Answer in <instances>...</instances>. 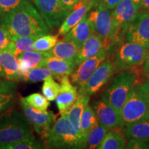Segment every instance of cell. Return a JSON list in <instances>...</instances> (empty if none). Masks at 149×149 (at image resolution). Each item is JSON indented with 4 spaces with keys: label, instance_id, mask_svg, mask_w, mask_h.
I'll return each mask as SVG.
<instances>
[{
    "label": "cell",
    "instance_id": "cell-42",
    "mask_svg": "<svg viewBox=\"0 0 149 149\" xmlns=\"http://www.w3.org/2000/svg\"><path fill=\"white\" fill-rule=\"evenodd\" d=\"M141 87H142V88L144 89V91H145V93H146L147 97H148V102H149V81L148 80H146V81H144V82L141 83Z\"/></svg>",
    "mask_w": 149,
    "mask_h": 149
},
{
    "label": "cell",
    "instance_id": "cell-46",
    "mask_svg": "<svg viewBox=\"0 0 149 149\" xmlns=\"http://www.w3.org/2000/svg\"><path fill=\"white\" fill-rule=\"evenodd\" d=\"M0 78H1V77H0Z\"/></svg>",
    "mask_w": 149,
    "mask_h": 149
},
{
    "label": "cell",
    "instance_id": "cell-4",
    "mask_svg": "<svg viewBox=\"0 0 149 149\" xmlns=\"http://www.w3.org/2000/svg\"><path fill=\"white\" fill-rule=\"evenodd\" d=\"M138 76V72L133 68L120 72L102 94L120 115L130 90L136 83L139 82Z\"/></svg>",
    "mask_w": 149,
    "mask_h": 149
},
{
    "label": "cell",
    "instance_id": "cell-20",
    "mask_svg": "<svg viewBox=\"0 0 149 149\" xmlns=\"http://www.w3.org/2000/svg\"><path fill=\"white\" fill-rule=\"evenodd\" d=\"M49 57H51V55L48 51L40 52L31 51L19 54L17 56V59L22 80L29 70L37 67L43 59Z\"/></svg>",
    "mask_w": 149,
    "mask_h": 149
},
{
    "label": "cell",
    "instance_id": "cell-36",
    "mask_svg": "<svg viewBox=\"0 0 149 149\" xmlns=\"http://www.w3.org/2000/svg\"><path fill=\"white\" fill-rule=\"evenodd\" d=\"M125 148L128 149H148L149 148V144L144 141L139 140L137 139L131 138L126 144Z\"/></svg>",
    "mask_w": 149,
    "mask_h": 149
},
{
    "label": "cell",
    "instance_id": "cell-24",
    "mask_svg": "<svg viewBox=\"0 0 149 149\" xmlns=\"http://www.w3.org/2000/svg\"><path fill=\"white\" fill-rule=\"evenodd\" d=\"M79 49V46L74 42L63 39L62 40L58 41L48 52L51 57L65 60H74Z\"/></svg>",
    "mask_w": 149,
    "mask_h": 149
},
{
    "label": "cell",
    "instance_id": "cell-17",
    "mask_svg": "<svg viewBox=\"0 0 149 149\" xmlns=\"http://www.w3.org/2000/svg\"><path fill=\"white\" fill-rule=\"evenodd\" d=\"M37 67L48 68L55 77L71 75L77 68L74 60H65L53 57H46L43 59Z\"/></svg>",
    "mask_w": 149,
    "mask_h": 149
},
{
    "label": "cell",
    "instance_id": "cell-27",
    "mask_svg": "<svg viewBox=\"0 0 149 149\" xmlns=\"http://www.w3.org/2000/svg\"><path fill=\"white\" fill-rule=\"evenodd\" d=\"M98 123L95 111L88 104L86 107L80 120V134L84 141L90 130Z\"/></svg>",
    "mask_w": 149,
    "mask_h": 149
},
{
    "label": "cell",
    "instance_id": "cell-7",
    "mask_svg": "<svg viewBox=\"0 0 149 149\" xmlns=\"http://www.w3.org/2000/svg\"><path fill=\"white\" fill-rule=\"evenodd\" d=\"M148 48L135 42H125L121 44L112 61L115 72L134 68L143 64Z\"/></svg>",
    "mask_w": 149,
    "mask_h": 149
},
{
    "label": "cell",
    "instance_id": "cell-18",
    "mask_svg": "<svg viewBox=\"0 0 149 149\" xmlns=\"http://www.w3.org/2000/svg\"><path fill=\"white\" fill-rule=\"evenodd\" d=\"M104 47H107V45L103 39L95 33H91L90 37L80 48L74 58L76 66L77 67L83 61L95 55Z\"/></svg>",
    "mask_w": 149,
    "mask_h": 149
},
{
    "label": "cell",
    "instance_id": "cell-6",
    "mask_svg": "<svg viewBox=\"0 0 149 149\" xmlns=\"http://www.w3.org/2000/svg\"><path fill=\"white\" fill-rule=\"evenodd\" d=\"M92 33L102 37L109 48L119 42L113 29L111 10L97 2L88 13Z\"/></svg>",
    "mask_w": 149,
    "mask_h": 149
},
{
    "label": "cell",
    "instance_id": "cell-34",
    "mask_svg": "<svg viewBox=\"0 0 149 149\" xmlns=\"http://www.w3.org/2000/svg\"><path fill=\"white\" fill-rule=\"evenodd\" d=\"M24 99L30 107L39 111H46L50 105L49 101L40 93H33Z\"/></svg>",
    "mask_w": 149,
    "mask_h": 149
},
{
    "label": "cell",
    "instance_id": "cell-23",
    "mask_svg": "<svg viewBox=\"0 0 149 149\" xmlns=\"http://www.w3.org/2000/svg\"><path fill=\"white\" fill-rule=\"evenodd\" d=\"M91 33L92 31L91 29L88 19V13H87L79 23L76 24L66 35H64L63 39L72 41L81 48L84 43L90 37Z\"/></svg>",
    "mask_w": 149,
    "mask_h": 149
},
{
    "label": "cell",
    "instance_id": "cell-26",
    "mask_svg": "<svg viewBox=\"0 0 149 149\" xmlns=\"http://www.w3.org/2000/svg\"><path fill=\"white\" fill-rule=\"evenodd\" d=\"M41 37V36H40ZM39 36H25L20 37L10 41L6 46L5 50L11 52L15 55L17 56L22 53L27 51H35V42Z\"/></svg>",
    "mask_w": 149,
    "mask_h": 149
},
{
    "label": "cell",
    "instance_id": "cell-12",
    "mask_svg": "<svg viewBox=\"0 0 149 149\" xmlns=\"http://www.w3.org/2000/svg\"><path fill=\"white\" fill-rule=\"evenodd\" d=\"M125 42H135L149 48V13L139 11L137 18L126 29Z\"/></svg>",
    "mask_w": 149,
    "mask_h": 149
},
{
    "label": "cell",
    "instance_id": "cell-8",
    "mask_svg": "<svg viewBox=\"0 0 149 149\" xmlns=\"http://www.w3.org/2000/svg\"><path fill=\"white\" fill-rule=\"evenodd\" d=\"M140 9L133 0H123L111 13L113 29L118 41L124 36L126 29L138 16Z\"/></svg>",
    "mask_w": 149,
    "mask_h": 149
},
{
    "label": "cell",
    "instance_id": "cell-5",
    "mask_svg": "<svg viewBox=\"0 0 149 149\" xmlns=\"http://www.w3.org/2000/svg\"><path fill=\"white\" fill-rule=\"evenodd\" d=\"M140 82H137L130 90L120 112L124 126L149 119L148 97Z\"/></svg>",
    "mask_w": 149,
    "mask_h": 149
},
{
    "label": "cell",
    "instance_id": "cell-10",
    "mask_svg": "<svg viewBox=\"0 0 149 149\" xmlns=\"http://www.w3.org/2000/svg\"><path fill=\"white\" fill-rule=\"evenodd\" d=\"M19 103L24 115L31 123L35 133L45 139L55 122V115L51 111H39L33 109L26 102L24 97L20 98Z\"/></svg>",
    "mask_w": 149,
    "mask_h": 149
},
{
    "label": "cell",
    "instance_id": "cell-13",
    "mask_svg": "<svg viewBox=\"0 0 149 149\" xmlns=\"http://www.w3.org/2000/svg\"><path fill=\"white\" fill-rule=\"evenodd\" d=\"M115 73V68L113 62L110 59L102 61L89 78L84 87L79 91H83L89 96L99 92L105 86Z\"/></svg>",
    "mask_w": 149,
    "mask_h": 149
},
{
    "label": "cell",
    "instance_id": "cell-11",
    "mask_svg": "<svg viewBox=\"0 0 149 149\" xmlns=\"http://www.w3.org/2000/svg\"><path fill=\"white\" fill-rule=\"evenodd\" d=\"M109 48L104 47L95 55L83 61L71 74V81L73 84L77 86L79 89L84 87L89 78L102 61L107 59Z\"/></svg>",
    "mask_w": 149,
    "mask_h": 149
},
{
    "label": "cell",
    "instance_id": "cell-9",
    "mask_svg": "<svg viewBox=\"0 0 149 149\" xmlns=\"http://www.w3.org/2000/svg\"><path fill=\"white\" fill-rule=\"evenodd\" d=\"M33 4L50 29L60 26L70 13L61 0H33Z\"/></svg>",
    "mask_w": 149,
    "mask_h": 149
},
{
    "label": "cell",
    "instance_id": "cell-29",
    "mask_svg": "<svg viewBox=\"0 0 149 149\" xmlns=\"http://www.w3.org/2000/svg\"><path fill=\"white\" fill-rule=\"evenodd\" d=\"M126 137L117 130L108 131L107 135L99 146L97 149H122L125 148Z\"/></svg>",
    "mask_w": 149,
    "mask_h": 149
},
{
    "label": "cell",
    "instance_id": "cell-38",
    "mask_svg": "<svg viewBox=\"0 0 149 149\" xmlns=\"http://www.w3.org/2000/svg\"><path fill=\"white\" fill-rule=\"evenodd\" d=\"M97 2L109 10H113L123 0H96Z\"/></svg>",
    "mask_w": 149,
    "mask_h": 149
},
{
    "label": "cell",
    "instance_id": "cell-35",
    "mask_svg": "<svg viewBox=\"0 0 149 149\" xmlns=\"http://www.w3.org/2000/svg\"><path fill=\"white\" fill-rule=\"evenodd\" d=\"M24 0H0V16L14 10Z\"/></svg>",
    "mask_w": 149,
    "mask_h": 149
},
{
    "label": "cell",
    "instance_id": "cell-1",
    "mask_svg": "<svg viewBox=\"0 0 149 149\" xmlns=\"http://www.w3.org/2000/svg\"><path fill=\"white\" fill-rule=\"evenodd\" d=\"M0 25L10 41L20 37H40L50 33V28L36 7L28 0H24L14 10L0 16Z\"/></svg>",
    "mask_w": 149,
    "mask_h": 149
},
{
    "label": "cell",
    "instance_id": "cell-2",
    "mask_svg": "<svg viewBox=\"0 0 149 149\" xmlns=\"http://www.w3.org/2000/svg\"><path fill=\"white\" fill-rule=\"evenodd\" d=\"M33 136V126L24 113L9 109L0 115V146Z\"/></svg>",
    "mask_w": 149,
    "mask_h": 149
},
{
    "label": "cell",
    "instance_id": "cell-39",
    "mask_svg": "<svg viewBox=\"0 0 149 149\" xmlns=\"http://www.w3.org/2000/svg\"><path fill=\"white\" fill-rule=\"evenodd\" d=\"M80 0H61V1L64 3L65 6L70 11L74 8V7L77 5V3Z\"/></svg>",
    "mask_w": 149,
    "mask_h": 149
},
{
    "label": "cell",
    "instance_id": "cell-33",
    "mask_svg": "<svg viewBox=\"0 0 149 149\" xmlns=\"http://www.w3.org/2000/svg\"><path fill=\"white\" fill-rule=\"evenodd\" d=\"M58 42V37L52 35H45L39 37L35 42V51L48 52L53 48Z\"/></svg>",
    "mask_w": 149,
    "mask_h": 149
},
{
    "label": "cell",
    "instance_id": "cell-14",
    "mask_svg": "<svg viewBox=\"0 0 149 149\" xmlns=\"http://www.w3.org/2000/svg\"><path fill=\"white\" fill-rule=\"evenodd\" d=\"M93 108L95 111L98 122L101 125L109 130L124 126L120 115L102 95L93 103Z\"/></svg>",
    "mask_w": 149,
    "mask_h": 149
},
{
    "label": "cell",
    "instance_id": "cell-40",
    "mask_svg": "<svg viewBox=\"0 0 149 149\" xmlns=\"http://www.w3.org/2000/svg\"><path fill=\"white\" fill-rule=\"evenodd\" d=\"M142 70L143 73L146 74L147 76L149 77V48L148 52H147V54L146 55V57H145L144 59V62H143Z\"/></svg>",
    "mask_w": 149,
    "mask_h": 149
},
{
    "label": "cell",
    "instance_id": "cell-43",
    "mask_svg": "<svg viewBox=\"0 0 149 149\" xmlns=\"http://www.w3.org/2000/svg\"><path fill=\"white\" fill-rule=\"evenodd\" d=\"M133 2L135 3L136 5H137V6L140 9V7H141V2H142V0H133Z\"/></svg>",
    "mask_w": 149,
    "mask_h": 149
},
{
    "label": "cell",
    "instance_id": "cell-21",
    "mask_svg": "<svg viewBox=\"0 0 149 149\" xmlns=\"http://www.w3.org/2000/svg\"><path fill=\"white\" fill-rule=\"evenodd\" d=\"M17 85L10 80L0 81V115L10 109L15 103Z\"/></svg>",
    "mask_w": 149,
    "mask_h": 149
},
{
    "label": "cell",
    "instance_id": "cell-41",
    "mask_svg": "<svg viewBox=\"0 0 149 149\" xmlns=\"http://www.w3.org/2000/svg\"><path fill=\"white\" fill-rule=\"evenodd\" d=\"M140 11L149 13V0H142L140 7Z\"/></svg>",
    "mask_w": 149,
    "mask_h": 149
},
{
    "label": "cell",
    "instance_id": "cell-31",
    "mask_svg": "<svg viewBox=\"0 0 149 149\" xmlns=\"http://www.w3.org/2000/svg\"><path fill=\"white\" fill-rule=\"evenodd\" d=\"M50 77H54L50 70L44 67H35L29 70L22 80L27 83H35L42 81Z\"/></svg>",
    "mask_w": 149,
    "mask_h": 149
},
{
    "label": "cell",
    "instance_id": "cell-25",
    "mask_svg": "<svg viewBox=\"0 0 149 149\" xmlns=\"http://www.w3.org/2000/svg\"><path fill=\"white\" fill-rule=\"evenodd\" d=\"M124 137L127 139H137L149 144V119L141 120L126 126Z\"/></svg>",
    "mask_w": 149,
    "mask_h": 149
},
{
    "label": "cell",
    "instance_id": "cell-16",
    "mask_svg": "<svg viewBox=\"0 0 149 149\" xmlns=\"http://www.w3.org/2000/svg\"><path fill=\"white\" fill-rule=\"evenodd\" d=\"M61 88L56 98V104L61 115H65L77 100L78 96L77 86L70 81L68 75L61 78Z\"/></svg>",
    "mask_w": 149,
    "mask_h": 149
},
{
    "label": "cell",
    "instance_id": "cell-3",
    "mask_svg": "<svg viewBox=\"0 0 149 149\" xmlns=\"http://www.w3.org/2000/svg\"><path fill=\"white\" fill-rule=\"evenodd\" d=\"M48 148H84V141L66 115L54 123L45 139Z\"/></svg>",
    "mask_w": 149,
    "mask_h": 149
},
{
    "label": "cell",
    "instance_id": "cell-44",
    "mask_svg": "<svg viewBox=\"0 0 149 149\" xmlns=\"http://www.w3.org/2000/svg\"><path fill=\"white\" fill-rule=\"evenodd\" d=\"M0 77H3L5 78V75H4V72H3V70L1 68V65H0Z\"/></svg>",
    "mask_w": 149,
    "mask_h": 149
},
{
    "label": "cell",
    "instance_id": "cell-22",
    "mask_svg": "<svg viewBox=\"0 0 149 149\" xmlns=\"http://www.w3.org/2000/svg\"><path fill=\"white\" fill-rule=\"evenodd\" d=\"M89 101H90V96L88 95L83 91L79 90L77 100L74 102V104H72L68 112L65 114L77 129L80 136H81L80 120H81V115H82L86 107L88 104Z\"/></svg>",
    "mask_w": 149,
    "mask_h": 149
},
{
    "label": "cell",
    "instance_id": "cell-15",
    "mask_svg": "<svg viewBox=\"0 0 149 149\" xmlns=\"http://www.w3.org/2000/svg\"><path fill=\"white\" fill-rule=\"evenodd\" d=\"M96 0H80L59 26L58 34L64 36L82 19L95 5Z\"/></svg>",
    "mask_w": 149,
    "mask_h": 149
},
{
    "label": "cell",
    "instance_id": "cell-30",
    "mask_svg": "<svg viewBox=\"0 0 149 149\" xmlns=\"http://www.w3.org/2000/svg\"><path fill=\"white\" fill-rule=\"evenodd\" d=\"M46 148V144L37 139L35 136L0 146V149H44Z\"/></svg>",
    "mask_w": 149,
    "mask_h": 149
},
{
    "label": "cell",
    "instance_id": "cell-28",
    "mask_svg": "<svg viewBox=\"0 0 149 149\" xmlns=\"http://www.w3.org/2000/svg\"><path fill=\"white\" fill-rule=\"evenodd\" d=\"M109 130V128L101 125L98 122L87 135L84 141V148L94 149L97 148Z\"/></svg>",
    "mask_w": 149,
    "mask_h": 149
},
{
    "label": "cell",
    "instance_id": "cell-19",
    "mask_svg": "<svg viewBox=\"0 0 149 149\" xmlns=\"http://www.w3.org/2000/svg\"><path fill=\"white\" fill-rule=\"evenodd\" d=\"M0 65L6 79L15 82L21 81L17 57L13 53L5 49L0 50Z\"/></svg>",
    "mask_w": 149,
    "mask_h": 149
},
{
    "label": "cell",
    "instance_id": "cell-45",
    "mask_svg": "<svg viewBox=\"0 0 149 149\" xmlns=\"http://www.w3.org/2000/svg\"><path fill=\"white\" fill-rule=\"evenodd\" d=\"M148 81H149V78H148Z\"/></svg>",
    "mask_w": 149,
    "mask_h": 149
},
{
    "label": "cell",
    "instance_id": "cell-37",
    "mask_svg": "<svg viewBox=\"0 0 149 149\" xmlns=\"http://www.w3.org/2000/svg\"><path fill=\"white\" fill-rule=\"evenodd\" d=\"M10 40L9 38L8 35L3 29V27L0 25V50L4 49L8 44L10 43Z\"/></svg>",
    "mask_w": 149,
    "mask_h": 149
},
{
    "label": "cell",
    "instance_id": "cell-32",
    "mask_svg": "<svg viewBox=\"0 0 149 149\" xmlns=\"http://www.w3.org/2000/svg\"><path fill=\"white\" fill-rule=\"evenodd\" d=\"M61 88V85L54 80L53 77H50L44 81L42 92L43 95L48 101H54L59 95Z\"/></svg>",
    "mask_w": 149,
    "mask_h": 149
}]
</instances>
